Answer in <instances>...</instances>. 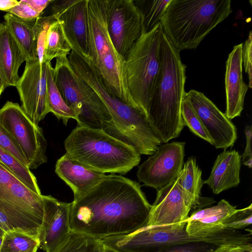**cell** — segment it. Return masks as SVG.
<instances>
[{"mask_svg":"<svg viewBox=\"0 0 252 252\" xmlns=\"http://www.w3.org/2000/svg\"><path fill=\"white\" fill-rule=\"evenodd\" d=\"M40 246L39 237L15 228L3 235L0 252H24Z\"/></svg>","mask_w":252,"mask_h":252,"instance_id":"f1b7e54d","label":"cell"},{"mask_svg":"<svg viewBox=\"0 0 252 252\" xmlns=\"http://www.w3.org/2000/svg\"><path fill=\"white\" fill-rule=\"evenodd\" d=\"M71 51L62 24L57 20L50 26L47 32L43 63H50L54 58L68 57Z\"/></svg>","mask_w":252,"mask_h":252,"instance_id":"4316f807","label":"cell"},{"mask_svg":"<svg viewBox=\"0 0 252 252\" xmlns=\"http://www.w3.org/2000/svg\"><path fill=\"white\" fill-rule=\"evenodd\" d=\"M107 29L117 51L125 59L142 34V19L134 0H106Z\"/></svg>","mask_w":252,"mask_h":252,"instance_id":"4fadbf2b","label":"cell"},{"mask_svg":"<svg viewBox=\"0 0 252 252\" xmlns=\"http://www.w3.org/2000/svg\"><path fill=\"white\" fill-rule=\"evenodd\" d=\"M217 247L204 242H191L164 247L155 252H209Z\"/></svg>","mask_w":252,"mask_h":252,"instance_id":"d590c367","label":"cell"},{"mask_svg":"<svg viewBox=\"0 0 252 252\" xmlns=\"http://www.w3.org/2000/svg\"><path fill=\"white\" fill-rule=\"evenodd\" d=\"M232 12L230 0H171L160 25L163 34L180 52L196 48Z\"/></svg>","mask_w":252,"mask_h":252,"instance_id":"3957f363","label":"cell"},{"mask_svg":"<svg viewBox=\"0 0 252 252\" xmlns=\"http://www.w3.org/2000/svg\"><path fill=\"white\" fill-rule=\"evenodd\" d=\"M241 156L235 150L224 151L219 154L209 177L204 181L214 194H218L237 186L240 182Z\"/></svg>","mask_w":252,"mask_h":252,"instance_id":"7402d4cb","label":"cell"},{"mask_svg":"<svg viewBox=\"0 0 252 252\" xmlns=\"http://www.w3.org/2000/svg\"><path fill=\"white\" fill-rule=\"evenodd\" d=\"M237 210L224 199H221L216 205L198 210L187 220V232L195 237L217 235L226 229L223 227V222Z\"/></svg>","mask_w":252,"mask_h":252,"instance_id":"44dd1931","label":"cell"},{"mask_svg":"<svg viewBox=\"0 0 252 252\" xmlns=\"http://www.w3.org/2000/svg\"><path fill=\"white\" fill-rule=\"evenodd\" d=\"M100 240L70 230L52 252H101Z\"/></svg>","mask_w":252,"mask_h":252,"instance_id":"f546056e","label":"cell"},{"mask_svg":"<svg viewBox=\"0 0 252 252\" xmlns=\"http://www.w3.org/2000/svg\"><path fill=\"white\" fill-rule=\"evenodd\" d=\"M6 12L26 20L35 19L41 16V14L32 9L25 0H20L17 5Z\"/></svg>","mask_w":252,"mask_h":252,"instance_id":"74e56055","label":"cell"},{"mask_svg":"<svg viewBox=\"0 0 252 252\" xmlns=\"http://www.w3.org/2000/svg\"><path fill=\"white\" fill-rule=\"evenodd\" d=\"M232 252H252V244L237 246Z\"/></svg>","mask_w":252,"mask_h":252,"instance_id":"ee69618b","label":"cell"},{"mask_svg":"<svg viewBox=\"0 0 252 252\" xmlns=\"http://www.w3.org/2000/svg\"><path fill=\"white\" fill-rule=\"evenodd\" d=\"M4 89L3 88V86L1 81V80L0 78V96L1 94L4 91Z\"/></svg>","mask_w":252,"mask_h":252,"instance_id":"bcb514c9","label":"cell"},{"mask_svg":"<svg viewBox=\"0 0 252 252\" xmlns=\"http://www.w3.org/2000/svg\"><path fill=\"white\" fill-rule=\"evenodd\" d=\"M0 162L29 189L41 194L36 177L29 168L0 147Z\"/></svg>","mask_w":252,"mask_h":252,"instance_id":"4dcf8cb0","label":"cell"},{"mask_svg":"<svg viewBox=\"0 0 252 252\" xmlns=\"http://www.w3.org/2000/svg\"><path fill=\"white\" fill-rule=\"evenodd\" d=\"M236 246L231 245L218 246L209 252H232Z\"/></svg>","mask_w":252,"mask_h":252,"instance_id":"7bdbcfd3","label":"cell"},{"mask_svg":"<svg viewBox=\"0 0 252 252\" xmlns=\"http://www.w3.org/2000/svg\"><path fill=\"white\" fill-rule=\"evenodd\" d=\"M192 107L217 149H226L234 145L237 129L217 106L205 94L195 90L186 93Z\"/></svg>","mask_w":252,"mask_h":252,"instance_id":"9a60e30c","label":"cell"},{"mask_svg":"<svg viewBox=\"0 0 252 252\" xmlns=\"http://www.w3.org/2000/svg\"><path fill=\"white\" fill-rule=\"evenodd\" d=\"M160 24L142 34L125 58L126 82L130 94L147 117L160 73Z\"/></svg>","mask_w":252,"mask_h":252,"instance_id":"8992f818","label":"cell"},{"mask_svg":"<svg viewBox=\"0 0 252 252\" xmlns=\"http://www.w3.org/2000/svg\"><path fill=\"white\" fill-rule=\"evenodd\" d=\"M34 11L42 14L44 10L52 3V0H25Z\"/></svg>","mask_w":252,"mask_h":252,"instance_id":"60d3db41","label":"cell"},{"mask_svg":"<svg viewBox=\"0 0 252 252\" xmlns=\"http://www.w3.org/2000/svg\"></svg>","mask_w":252,"mask_h":252,"instance_id":"681fc988","label":"cell"},{"mask_svg":"<svg viewBox=\"0 0 252 252\" xmlns=\"http://www.w3.org/2000/svg\"><path fill=\"white\" fill-rule=\"evenodd\" d=\"M246 137V145L244 152L241 157L243 164L249 168L252 167V125L247 126L245 128Z\"/></svg>","mask_w":252,"mask_h":252,"instance_id":"f35d334b","label":"cell"},{"mask_svg":"<svg viewBox=\"0 0 252 252\" xmlns=\"http://www.w3.org/2000/svg\"><path fill=\"white\" fill-rule=\"evenodd\" d=\"M55 172L71 188L74 200L85 194L106 176L66 153L57 161Z\"/></svg>","mask_w":252,"mask_h":252,"instance_id":"ffe728a7","label":"cell"},{"mask_svg":"<svg viewBox=\"0 0 252 252\" xmlns=\"http://www.w3.org/2000/svg\"><path fill=\"white\" fill-rule=\"evenodd\" d=\"M38 248H39V247H36L35 248L31 249V250H30L29 251H26V252H37V250H38Z\"/></svg>","mask_w":252,"mask_h":252,"instance_id":"7dc6e473","label":"cell"},{"mask_svg":"<svg viewBox=\"0 0 252 252\" xmlns=\"http://www.w3.org/2000/svg\"><path fill=\"white\" fill-rule=\"evenodd\" d=\"M3 236H0V248L1 247L2 242Z\"/></svg>","mask_w":252,"mask_h":252,"instance_id":"c3c4849f","label":"cell"},{"mask_svg":"<svg viewBox=\"0 0 252 252\" xmlns=\"http://www.w3.org/2000/svg\"><path fill=\"white\" fill-rule=\"evenodd\" d=\"M192 208H194L192 199L180 185L177 177L157 191L146 225L161 226L187 220Z\"/></svg>","mask_w":252,"mask_h":252,"instance_id":"2e32d148","label":"cell"},{"mask_svg":"<svg viewBox=\"0 0 252 252\" xmlns=\"http://www.w3.org/2000/svg\"><path fill=\"white\" fill-rule=\"evenodd\" d=\"M243 43L234 46L226 62L225 85L226 111L229 119L240 116L244 108V99L249 89L243 78Z\"/></svg>","mask_w":252,"mask_h":252,"instance_id":"ac0fdd59","label":"cell"},{"mask_svg":"<svg viewBox=\"0 0 252 252\" xmlns=\"http://www.w3.org/2000/svg\"><path fill=\"white\" fill-rule=\"evenodd\" d=\"M47 63V96L50 112L59 120H62L66 125L69 119L76 121L77 118L74 111L66 103L55 83L53 76V67L51 63Z\"/></svg>","mask_w":252,"mask_h":252,"instance_id":"484cf974","label":"cell"},{"mask_svg":"<svg viewBox=\"0 0 252 252\" xmlns=\"http://www.w3.org/2000/svg\"><path fill=\"white\" fill-rule=\"evenodd\" d=\"M51 14L61 22L68 42L76 43L87 53V0H53Z\"/></svg>","mask_w":252,"mask_h":252,"instance_id":"e0dca14e","label":"cell"},{"mask_svg":"<svg viewBox=\"0 0 252 252\" xmlns=\"http://www.w3.org/2000/svg\"><path fill=\"white\" fill-rule=\"evenodd\" d=\"M161 69L152 97L148 120L162 143L178 137L184 127L181 105L186 94V66L180 52L176 50L162 34Z\"/></svg>","mask_w":252,"mask_h":252,"instance_id":"7a4b0ae2","label":"cell"},{"mask_svg":"<svg viewBox=\"0 0 252 252\" xmlns=\"http://www.w3.org/2000/svg\"><path fill=\"white\" fill-rule=\"evenodd\" d=\"M48 195L38 194L16 178L0 187V210L16 228L39 237L45 218Z\"/></svg>","mask_w":252,"mask_h":252,"instance_id":"30bf717a","label":"cell"},{"mask_svg":"<svg viewBox=\"0 0 252 252\" xmlns=\"http://www.w3.org/2000/svg\"><path fill=\"white\" fill-rule=\"evenodd\" d=\"M19 1L17 0H0V10L6 12L17 5Z\"/></svg>","mask_w":252,"mask_h":252,"instance_id":"b9f144b4","label":"cell"},{"mask_svg":"<svg viewBox=\"0 0 252 252\" xmlns=\"http://www.w3.org/2000/svg\"><path fill=\"white\" fill-rule=\"evenodd\" d=\"M184 142L161 144L138 167L137 176L145 185L157 191L179 175L184 165Z\"/></svg>","mask_w":252,"mask_h":252,"instance_id":"7c38bea8","label":"cell"},{"mask_svg":"<svg viewBox=\"0 0 252 252\" xmlns=\"http://www.w3.org/2000/svg\"><path fill=\"white\" fill-rule=\"evenodd\" d=\"M112 120L102 130L133 148L140 155H151L162 143L152 127L147 116L118 98L107 105Z\"/></svg>","mask_w":252,"mask_h":252,"instance_id":"ba28073f","label":"cell"},{"mask_svg":"<svg viewBox=\"0 0 252 252\" xmlns=\"http://www.w3.org/2000/svg\"><path fill=\"white\" fill-rule=\"evenodd\" d=\"M66 153L103 173L125 174L140 162V155L132 147L101 129L78 125L65 138Z\"/></svg>","mask_w":252,"mask_h":252,"instance_id":"5b68a950","label":"cell"},{"mask_svg":"<svg viewBox=\"0 0 252 252\" xmlns=\"http://www.w3.org/2000/svg\"><path fill=\"white\" fill-rule=\"evenodd\" d=\"M26 58L4 23H0V78L4 90L16 86L19 69Z\"/></svg>","mask_w":252,"mask_h":252,"instance_id":"603a6c76","label":"cell"},{"mask_svg":"<svg viewBox=\"0 0 252 252\" xmlns=\"http://www.w3.org/2000/svg\"><path fill=\"white\" fill-rule=\"evenodd\" d=\"M87 54L108 91L139 109L128 89L125 59L115 48L108 33L106 0H87Z\"/></svg>","mask_w":252,"mask_h":252,"instance_id":"277c9868","label":"cell"},{"mask_svg":"<svg viewBox=\"0 0 252 252\" xmlns=\"http://www.w3.org/2000/svg\"><path fill=\"white\" fill-rule=\"evenodd\" d=\"M58 20L55 15L40 16L36 18L32 32L34 39L37 45L38 61L41 66L43 64V59L45 47L47 32L50 26Z\"/></svg>","mask_w":252,"mask_h":252,"instance_id":"d6a6232c","label":"cell"},{"mask_svg":"<svg viewBox=\"0 0 252 252\" xmlns=\"http://www.w3.org/2000/svg\"><path fill=\"white\" fill-rule=\"evenodd\" d=\"M4 19V23L22 51L26 62L38 60L37 45L32 32L36 19L26 20L7 13Z\"/></svg>","mask_w":252,"mask_h":252,"instance_id":"cb8c5ba5","label":"cell"},{"mask_svg":"<svg viewBox=\"0 0 252 252\" xmlns=\"http://www.w3.org/2000/svg\"><path fill=\"white\" fill-rule=\"evenodd\" d=\"M242 63L249 79L248 87H252V33L250 31L247 39L243 43Z\"/></svg>","mask_w":252,"mask_h":252,"instance_id":"8d00e7d4","label":"cell"},{"mask_svg":"<svg viewBox=\"0 0 252 252\" xmlns=\"http://www.w3.org/2000/svg\"><path fill=\"white\" fill-rule=\"evenodd\" d=\"M70 204V230L98 240L145 226L151 208L138 183L115 174Z\"/></svg>","mask_w":252,"mask_h":252,"instance_id":"6da1fadb","label":"cell"},{"mask_svg":"<svg viewBox=\"0 0 252 252\" xmlns=\"http://www.w3.org/2000/svg\"><path fill=\"white\" fill-rule=\"evenodd\" d=\"M101 247H100V252H120L117 251L106 245L102 243L101 242Z\"/></svg>","mask_w":252,"mask_h":252,"instance_id":"f6af8a7d","label":"cell"},{"mask_svg":"<svg viewBox=\"0 0 252 252\" xmlns=\"http://www.w3.org/2000/svg\"><path fill=\"white\" fill-rule=\"evenodd\" d=\"M15 228L8 217L0 210V236H3L5 232Z\"/></svg>","mask_w":252,"mask_h":252,"instance_id":"ab89813d","label":"cell"},{"mask_svg":"<svg viewBox=\"0 0 252 252\" xmlns=\"http://www.w3.org/2000/svg\"><path fill=\"white\" fill-rule=\"evenodd\" d=\"M53 76L62 97L76 114L78 125L102 129L111 121L109 110L92 88L75 74L68 57L56 59Z\"/></svg>","mask_w":252,"mask_h":252,"instance_id":"52a82bcc","label":"cell"},{"mask_svg":"<svg viewBox=\"0 0 252 252\" xmlns=\"http://www.w3.org/2000/svg\"><path fill=\"white\" fill-rule=\"evenodd\" d=\"M70 205V203L48 195L45 218L39 236L40 247L45 252H52L71 230Z\"/></svg>","mask_w":252,"mask_h":252,"instance_id":"d6986e66","label":"cell"},{"mask_svg":"<svg viewBox=\"0 0 252 252\" xmlns=\"http://www.w3.org/2000/svg\"><path fill=\"white\" fill-rule=\"evenodd\" d=\"M201 176L202 171L196 164L195 158L193 156L188 158L178 176L179 184L191 197L194 208L200 206L202 203H211L209 198L200 196L201 189L204 185Z\"/></svg>","mask_w":252,"mask_h":252,"instance_id":"d4e9b609","label":"cell"},{"mask_svg":"<svg viewBox=\"0 0 252 252\" xmlns=\"http://www.w3.org/2000/svg\"><path fill=\"white\" fill-rule=\"evenodd\" d=\"M252 204L237 209V211L226 219L222 223L224 228L238 230L246 228L252 223Z\"/></svg>","mask_w":252,"mask_h":252,"instance_id":"836d02e7","label":"cell"},{"mask_svg":"<svg viewBox=\"0 0 252 252\" xmlns=\"http://www.w3.org/2000/svg\"><path fill=\"white\" fill-rule=\"evenodd\" d=\"M181 116L184 126H187L190 130L196 136L213 145L212 139L205 129L200 118L186 94L181 105Z\"/></svg>","mask_w":252,"mask_h":252,"instance_id":"1f68e13d","label":"cell"},{"mask_svg":"<svg viewBox=\"0 0 252 252\" xmlns=\"http://www.w3.org/2000/svg\"><path fill=\"white\" fill-rule=\"evenodd\" d=\"M171 0H134L142 19V34L160 24L162 14Z\"/></svg>","mask_w":252,"mask_h":252,"instance_id":"83f0119b","label":"cell"},{"mask_svg":"<svg viewBox=\"0 0 252 252\" xmlns=\"http://www.w3.org/2000/svg\"><path fill=\"white\" fill-rule=\"evenodd\" d=\"M0 147L12 155L22 163L28 166L27 161L18 144L0 123Z\"/></svg>","mask_w":252,"mask_h":252,"instance_id":"e575fe53","label":"cell"},{"mask_svg":"<svg viewBox=\"0 0 252 252\" xmlns=\"http://www.w3.org/2000/svg\"><path fill=\"white\" fill-rule=\"evenodd\" d=\"M46 79V63L41 66L38 60L28 61L15 86L22 102V108L29 119L37 125L50 112L47 101Z\"/></svg>","mask_w":252,"mask_h":252,"instance_id":"5bb4252c","label":"cell"},{"mask_svg":"<svg viewBox=\"0 0 252 252\" xmlns=\"http://www.w3.org/2000/svg\"><path fill=\"white\" fill-rule=\"evenodd\" d=\"M0 123L21 148L29 169L46 163L47 142L41 127L33 123L17 103L7 101L0 109Z\"/></svg>","mask_w":252,"mask_h":252,"instance_id":"8fae6325","label":"cell"},{"mask_svg":"<svg viewBox=\"0 0 252 252\" xmlns=\"http://www.w3.org/2000/svg\"><path fill=\"white\" fill-rule=\"evenodd\" d=\"M187 220L161 226L145 225L131 233L100 240L102 243L120 252H155L173 245L191 242L208 243L207 237H195L186 229Z\"/></svg>","mask_w":252,"mask_h":252,"instance_id":"9c48e42d","label":"cell"}]
</instances>
